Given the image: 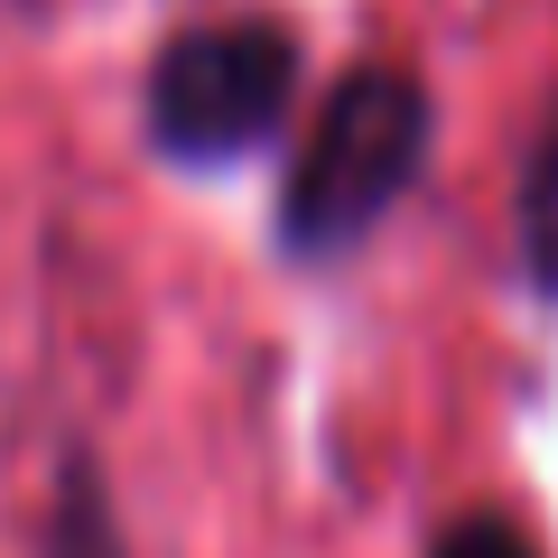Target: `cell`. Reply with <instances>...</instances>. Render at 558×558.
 I'll use <instances>...</instances> for the list:
<instances>
[{"label":"cell","mask_w":558,"mask_h":558,"mask_svg":"<svg viewBox=\"0 0 558 558\" xmlns=\"http://www.w3.org/2000/svg\"><path fill=\"white\" fill-rule=\"evenodd\" d=\"M521 260H531V279L558 299V112L539 121L531 168H521Z\"/></svg>","instance_id":"277c9868"},{"label":"cell","mask_w":558,"mask_h":558,"mask_svg":"<svg viewBox=\"0 0 558 558\" xmlns=\"http://www.w3.org/2000/svg\"><path fill=\"white\" fill-rule=\"evenodd\" d=\"M418 159H428V94H418V75H400V65H354V75L326 94L299 168H289V196H279L289 252H307V260L354 252V242L410 196Z\"/></svg>","instance_id":"6da1fadb"},{"label":"cell","mask_w":558,"mask_h":558,"mask_svg":"<svg viewBox=\"0 0 558 558\" xmlns=\"http://www.w3.org/2000/svg\"><path fill=\"white\" fill-rule=\"evenodd\" d=\"M299 102V47L260 20L186 28L159 65H149V140L186 168L252 159L260 140Z\"/></svg>","instance_id":"7a4b0ae2"},{"label":"cell","mask_w":558,"mask_h":558,"mask_svg":"<svg viewBox=\"0 0 558 558\" xmlns=\"http://www.w3.org/2000/svg\"><path fill=\"white\" fill-rule=\"evenodd\" d=\"M438 558H539V549H531V539H521L502 512H465L457 531L438 539Z\"/></svg>","instance_id":"5b68a950"},{"label":"cell","mask_w":558,"mask_h":558,"mask_svg":"<svg viewBox=\"0 0 558 558\" xmlns=\"http://www.w3.org/2000/svg\"><path fill=\"white\" fill-rule=\"evenodd\" d=\"M38 558H121V531H112V494H102L94 465H65L57 484V512H47V549Z\"/></svg>","instance_id":"3957f363"}]
</instances>
